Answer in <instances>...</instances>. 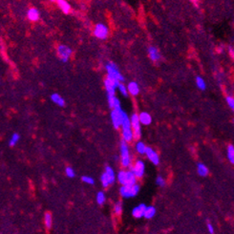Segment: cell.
<instances>
[{"label":"cell","instance_id":"cell-1","mask_svg":"<svg viewBox=\"0 0 234 234\" xmlns=\"http://www.w3.org/2000/svg\"><path fill=\"white\" fill-rule=\"evenodd\" d=\"M105 70L107 73V78L116 81L117 83H122L123 81V75L119 72L118 66L114 62H108L105 65Z\"/></svg>","mask_w":234,"mask_h":234},{"label":"cell","instance_id":"cell-2","mask_svg":"<svg viewBox=\"0 0 234 234\" xmlns=\"http://www.w3.org/2000/svg\"><path fill=\"white\" fill-rule=\"evenodd\" d=\"M127 114L126 112L122 110V108L119 109H113L110 112V119L112 124L114 126V128L116 129H119V128L122 127V124L123 122V120L127 118Z\"/></svg>","mask_w":234,"mask_h":234},{"label":"cell","instance_id":"cell-3","mask_svg":"<svg viewBox=\"0 0 234 234\" xmlns=\"http://www.w3.org/2000/svg\"><path fill=\"white\" fill-rule=\"evenodd\" d=\"M119 149H120V162H122V165L123 167H130L132 161L130 157L129 148H128L127 142L125 141L122 140V141L120 142Z\"/></svg>","mask_w":234,"mask_h":234},{"label":"cell","instance_id":"cell-4","mask_svg":"<svg viewBox=\"0 0 234 234\" xmlns=\"http://www.w3.org/2000/svg\"><path fill=\"white\" fill-rule=\"evenodd\" d=\"M122 139L123 141H125L126 142H130L134 140V133H133V129H132V125H131V120L130 118L127 117L122 124Z\"/></svg>","mask_w":234,"mask_h":234},{"label":"cell","instance_id":"cell-5","mask_svg":"<svg viewBox=\"0 0 234 234\" xmlns=\"http://www.w3.org/2000/svg\"><path fill=\"white\" fill-rule=\"evenodd\" d=\"M93 35L97 39L104 40V39H106L109 35V28L106 24L101 23H101H97L94 27Z\"/></svg>","mask_w":234,"mask_h":234},{"label":"cell","instance_id":"cell-6","mask_svg":"<svg viewBox=\"0 0 234 234\" xmlns=\"http://www.w3.org/2000/svg\"><path fill=\"white\" fill-rule=\"evenodd\" d=\"M140 191V185H122L119 189L120 195L124 198H131L136 196Z\"/></svg>","mask_w":234,"mask_h":234},{"label":"cell","instance_id":"cell-7","mask_svg":"<svg viewBox=\"0 0 234 234\" xmlns=\"http://www.w3.org/2000/svg\"><path fill=\"white\" fill-rule=\"evenodd\" d=\"M130 120H131V125H132V129L134 133V139L138 140L141 136V123L139 119V114H136V113L132 114L130 117Z\"/></svg>","mask_w":234,"mask_h":234},{"label":"cell","instance_id":"cell-8","mask_svg":"<svg viewBox=\"0 0 234 234\" xmlns=\"http://www.w3.org/2000/svg\"><path fill=\"white\" fill-rule=\"evenodd\" d=\"M57 53L58 57L62 62H67L68 60L70 59L73 51L70 47H68L67 45H59L57 49Z\"/></svg>","mask_w":234,"mask_h":234},{"label":"cell","instance_id":"cell-9","mask_svg":"<svg viewBox=\"0 0 234 234\" xmlns=\"http://www.w3.org/2000/svg\"><path fill=\"white\" fill-rule=\"evenodd\" d=\"M130 170H132L134 172V174L136 175L137 178H142V176L144 175V171H145V165L144 163L142 161L139 160L135 163V164L130 168Z\"/></svg>","mask_w":234,"mask_h":234},{"label":"cell","instance_id":"cell-10","mask_svg":"<svg viewBox=\"0 0 234 234\" xmlns=\"http://www.w3.org/2000/svg\"><path fill=\"white\" fill-rule=\"evenodd\" d=\"M103 83H104V88L107 92V95H116V90L118 89V86L119 83H117L116 81L112 80L108 78L104 79Z\"/></svg>","mask_w":234,"mask_h":234},{"label":"cell","instance_id":"cell-11","mask_svg":"<svg viewBox=\"0 0 234 234\" xmlns=\"http://www.w3.org/2000/svg\"><path fill=\"white\" fill-rule=\"evenodd\" d=\"M145 155H146V157H147L148 159H149L151 162H152L155 165H158V164L160 163V157H159L158 153L156 152V151H155L153 148H151V147L147 146Z\"/></svg>","mask_w":234,"mask_h":234},{"label":"cell","instance_id":"cell-12","mask_svg":"<svg viewBox=\"0 0 234 234\" xmlns=\"http://www.w3.org/2000/svg\"><path fill=\"white\" fill-rule=\"evenodd\" d=\"M147 53H148V57L150 58L151 61L153 62H158L161 59V54L159 50H158L156 47L154 46H150L147 49Z\"/></svg>","mask_w":234,"mask_h":234},{"label":"cell","instance_id":"cell-13","mask_svg":"<svg viewBox=\"0 0 234 234\" xmlns=\"http://www.w3.org/2000/svg\"><path fill=\"white\" fill-rule=\"evenodd\" d=\"M107 100H108V105L111 108V110L122 108V106H120V101L116 95H107Z\"/></svg>","mask_w":234,"mask_h":234},{"label":"cell","instance_id":"cell-14","mask_svg":"<svg viewBox=\"0 0 234 234\" xmlns=\"http://www.w3.org/2000/svg\"><path fill=\"white\" fill-rule=\"evenodd\" d=\"M146 206L144 205V203H141L140 206L136 207L133 208L132 210V215L135 217V218H141V217H144V212H145V209H146Z\"/></svg>","mask_w":234,"mask_h":234},{"label":"cell","instance_id":"cell-15","mask_svg":"<svg viewBox=\"0 0 234 234\" xmlns=\"http://www.w3.org/2000/svg\"><path fill=\"white\" fill-rule=\"evenodd\" d=\"M127 89H128V93L129 95L136 97L140 94V85L137 83L136 81H130L129 83L127 84Z\"/></svg>","mask_w":234,"mask_h":234},{"label":"cell","instance_id":"cell-16","mask_svg":"<svg viewBox=\"0 0 234 234\" xmlns=\"http://www.w3.org/2000/svg\"><path fill=\"white\" fill-rule=\"evenodd\" d=\"M27 17L30 21L36 22L40 17V13L36 8H30L27 12Z\"/></svg>","mask_w":234,"mask_h":234},{"label":"cell","instance_id":"cell-17","mask_svg":"<svg viewBox=\"0 0 234 234\" xmlns=\"http://www.w3.org/2000/svg\"><path fill=\"white\" fill-rule=\"evenodd\" d=\"M56 1H57L58 8L62 13H64L66 14L70 13L72 8H71V5L68 3V1H66V0H56Z\"/></svg>","mask_w":234,"mask_h":234},{"label":"cell","instance_id":"cell-18","mask_svg":"<svg viewBox=\"0 0 234 234\" xmlns=\"http://www.w3.org/2000/svg\"><path fill=\"white\" fill-rule=\"evenodd\" d=\"M139 119L141 123L143 125H149L152 122V117L147 112H141L139 114Z\"/></svg>","mask_w":234,"mask_h":234},{"label":"cell","instance_id":"cell-19","mask_svg":"<svg viewBox=\"0 0 234 234\" xmlns=\"http://www.w3.org/2000/svg\"><path fill=\"white\" fill-rule=\"evenodd\" d=\"M50 99L55 104H57V106H59V107H64L65 106V101L59 94H57V93L52 94L51 97H50Z\"/></svg>","mask_w":234,"mask_h":234},{"label":"cell","instance_id":"cell-20","mask_svg":"<svg viewBox=\"0 0 234 234\" xmlns=\"http://www.w3.org/2000/svg\"><path fill=\"white\" fill-rule=\"evenodd\" d=\"M136 181H137V177L134 174V172L132 170H128L125 185H136Z\"/></svg>","mask_w":234,"mask_h":234},{"label":"cell","instance_id":"cell-21","mask_svg":"<svg viewBox=\"0 0 234 234\" xmlns=\"http://www.w3.org/2000/svg\"><path fill=\"white\" fill-rule=\"evenodd\" d=\"M195 82H196V86H197L198 89H200L201 91H205L207 89V82L202 77H196Z\"/></svg>","mask_w":234,"mask_h":234},{"label":"cell","instance_id":"cell-22","mask_svg":"<svg viewBox=\"0 0 234 234\" xmlns=\"http://www.w3.org/2000/svg\"><path fill=\"white\" fill-rule=\"evenodd\" d=\"M197 172L201 177H206L208 174V168L203 163H198L197 164Z\"/></svg>","mask_w":234,"mask_h":234},{"label":"cell","instance_id":"cell-23","mask_svg":"<svg viewBox=\"0 0 234 234\" xmlns=\"http://www.w3.org/2000/svg\"><path fill=\"white\" fill-rule=\"evenodd\" d=\"M105 173H106V175L108 177L110 185L114 183L116 177H115V172H114V170H113V168L110 167V166H106L105 167Z\"/></svg>","mask_w":234,"mask_h":234},{"label":"cell","instance_id":"cell-24","mask_svg":"<svg viewBox=\"0 0 234 234\" xmlns=\"http://www.w3.org/2000/svg\"><path fill=\"white\" fill-rule=\"evenodd\" d=\"M146 149H147V146L145 145L144 142H142V141H139L137 143H136V150H137V152H138L139 154H141V155L145 154Z\"/></svg>","mask_w":234,"mask_h":234},{"label":"cell","instance_id":"cell-25","mask_svg":"<svg viewBox=\"0 0 234 234\" xmlns=\"http://www.w3.org/2000/svg\"><path fill=\"white\" fill-rule=\"evenodd\" d=\"M156 214V208L152 206H149L146 207L144 212V218L146 219H152Z\"/></svg>","mask_w":234,"mask_h":234},{"label":"cell","instance_id":"cell-26","mask_svg":"<svg viewBox=\"0 0 234 234\" xmlns=\"http://www.w3.org/2000/svg\"><path fill=\"white\" fill-rule=\"evenodd\" d=\"M226 154H228V159L230 162V163L234 164V146L232 144H229L226 150Z\"/></svg>","mask_w":234,"mask_h":234},{"label":"cell","instance_id":"cell-27","mask_svg":"<svg viewBox=\"0 0 234 234\" xmlns=\"http://www.w3.org/2000/svg\"><path fill=\"white\" fill-rule=\"evenodd\" d=\"M126 177H127V171L122 170V171H119V174H118V181L122 185H125V184H126Z\"/></svg>","mask_w":234,"mask_h":234},{"label":"cell","instance_id":"cell-28","mask_svg":"<svg viewBox=\"0 0 234 234\" xmlns=\"http://www.w3.org/2000/svg\"><path fill=\"white\" fill-rule=\"evenodd\" d=\"M19 139H20L19 134H17V133H13V134L12 135V137H11L10 141H9V145H10V146H14V145H16V143L18 142Z\"/></svg>","mask_w":234,"mask_h":234},{"label":"cell","instance_id":"cell-29","mask_svg":"<svg viewBox=\"0 0 234 234\" xmlns=\"http://www.w3.org/2000/svg\"><path fill=\"white\" fill-rule=\"evenodd\" d=\"M44 222H45V225H46L47 229H51L52 226V214L50 212H46L44 215Z\"/></svg>","mask_w":234,"mask_h":234},{"label":"cell","instance_id":"cell-30","mask_svg":"<svg viewBox=\"0 0 234 234\" xmlns=\"http://www.w3.org/2000/svg\"><path fill=\"white\" fill-rule=\"evenodd\" d=\"M118 90H119V92L122 94V96H124V97H127L128 95H129V93H128V89H127V85L123 84L122 82L119 84Z\"/></svg>","mask_w":234,"mask_h":234},{"label":"cell","instance_id":"cell-31","mask_svg":"<svg viewBox=\"0 0 234 234\" xmlns=\"http://www.w3.org/2000/svg\"><path fill=\"white\" fill-rule=\"evenodd\" d=\"M97 202L99 205H103L104 202H105V195L103 192H99L97 194Z\"/></svg>","mask_w":234,"mask_h":234},{"label":"cell","instance_id":"cell-32","mask_svg":"<svg viewBox=\"0 0 234 234\" xmlns=\"http://www.w3.org/2000/svg\"><path fill=\"white\" fill-rule=\"evenodd\" d=\"M101 184H102V185H103V187H107L109 185H110V183H109V180H108V177H107V175H106V173H103V174L101 175Z\"/></svg>","mask_w":234,"mask_h":234},{"label":"cell","instance_id":"cell-33","mask_svg":"<svg viewBox=\"0 0 234 234\" xmlns=\"http://www.w3.org/2000/svg\"><path fill=\"white\" fill-rule=\"evenodd\" d=\"M225 101H226L228 105L229 106V108L234 112V97H231V96H228L225 97Z\"/></svg>","mask_w":234,"mask_h":234},{"label":"cell","instance_id":"cell-34","mask_svg":"<svg viewBox=\"0 0 234 234\" xmlns=\"http://www.w3.org/2000/svg\"><path fill=\"white\" fill-rule=\"evenodd\" d=\"M65 173H66V175L69 178H74L75 176V173L74 169L72 167H70V166H68V167L65 168Z\"/></svg>","mask_w":234,"mask_h":234},{"label":"cell","instance_id":"cell-35","mask_svg":"<svg viewBox=\"0 0 234 234\" xmlns=\"http://www.w3.org/2000/svg\"><path fill=\"white\" fill-rule=\"evenodd\" d=\"M114 210H115V213H116L117 215H119L120 213H122V203H120V202L117 203L116 205H115Z\"/></svg>","mask_w":234,"mask_h":234},{"label":"cell","instance_id":"cell-36","mask_svg":"<svg viewBox=\"0 0 234 234\" xmlns=\"http://www.w3.org/2000/svg\"><path fill=\"white\" fill-rule=\"evenodd\" d=\"M81 180L83 181L84 183L88 184V185H94V183H95L94 179L91 178V177H89V176H82Z\"/></svg>","mask_w":234,"mask_h":234},{"label":"cell","instance_id":"cell-37","mask_svg":"<svg viewBox=\"0 0 234 234\" xmlns=\"http://www.w3.org/2000/svg\"><path fill=\"white\" fill-rule=\"evenodd\" d=\"M156 184H157L158 185H159V186H164L165 182H164V180H163V177L159 176V177L156 178Z\"/></svg>","mask_w":234,"mask_h":234},{"label":"cell","instance_id":"cell-38","mask_svg":"<svg viewBox=\"0 0 234 234\" xmlns=\"http://www.w3.org/2000/svg\"><path fill=\"white\" fill-rule=\"evenodd\" d=\"M207 229H208V231H209V233L210 234H214V229H213V225H211V224H207Z\"/></svg>","mask_w":234,"mask_h":234},{"label":"cell","instance_id":"cell-39","mask_svg":"<svg viewBox=\"0 0 234 234\" xmlns=\"http://www.w3.org/2000/svg\"><path fill=\"white\" fill-rule=\"evenodd\" d=\"M229 55H230V57L234 59V49L233 48H231V47H229Z\"/></svg>","mask_w":234,"mask_h":234},{"label":"cell","instance_id":"cell-40","mask_svg":"<svg viewBox=\"0 0 234 234\" xmlns=\"http://www.w3.org/2000/svg\"><path fill=\"white\" fill-rule=\"evenodd\" d=\"M50 1H52V2H53V1H56V0H50Z\"/></svg>","mask_w":234,"mask_h":234},{"label":"cell","instance_id":"cell-41","mask_svg":"<svg viewBox=\"0 0 234 234\" xmlns=\"http://www.w3.org/2000/svg\"><path fill=\"white\" fill-rule=\"evenodd\" d=\"M233 122H234V120H233Z\"/></svg>","mask_w":234,"mask_h":234}]
</instances>
